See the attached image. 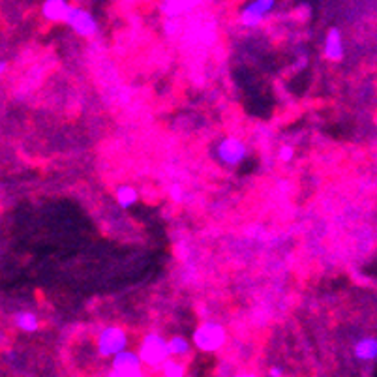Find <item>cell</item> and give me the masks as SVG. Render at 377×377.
<instances>
[{"mask_svg":"<svg viewBox=\"0 0 377 377\" xmlns=\"http://www.w3.org/2000/svg\"><path fill=\"white\" fill-rule=\"evenodd\" d=\"M6 68H8V64L4 61L0 62V72H2V74H4V72H6Z\"/></svg>","mask_w":377,"mask_h":377,"instance_id":"21","label":"cell"},{"mask_svg":"<svg viewBox=\"0 0 377 377\" xmlns=\"http://www.w3.org/2000/svg\"><path fill=\"white\" fill-rule=\"evenodd\" d=\"M96 349L99 357L113 359L124 349H128V334L120 327H104L96 338Z\"/></svg>","mask_w":377,"mask_h":377,"instance_id":"3","label":"cell"},{"mask_svg":"<svg viewBox=\"0 0 377 377\" xmlns=\"http://www.w3.org/2000/svg\"><path fill=\"white\" fill-rule=\"evenodd\" d=\"M160 374L166 377H182L186 376V364L177 357H169V359L161 364Z\"/></svg>","mask_w":377,"mask_h":377,"instance_id":"14","label":"cell"},{"mask_svg":"<svg viewBox=\"0 0 377 377\" xmlns=\"http://www.w3.org/2000/svg\"><path fill=\"white\" fill-rule=\"evenodd\" d=\"M227 342V332L222 327V323L204 321L201 323L192 334L193 347L201 353H218Z\"/></svg>","mask_w":377,"mask_h":377,"instance_id":"2","label":"cell"},{"mask_svg":"<svg viewBox=\"0 0 377 377\" xmlns=\"http://www.w3.org/2000/svg\"><path fill=\"white\" fill-rule=\"evenodd\" d=\"M278 0H250L246 6L242 8L239 13V21L246 29H254L265 23V19L274 12Z\"/></svg>","mask_w":377,"mask_h":377,"instance_id":"7","label":"cell"},{"mask_svg":"<svg viewBox=\"0 0 377 377\" xmlns=\"http://www.w3.org/2000/svg\"><path fill=\"white\" fill-rule=\"evenodd\" d=\"M293 156H295V149H293L291 145H285V147H282V149L278 150L280 161H284V163L293 160Z\"/></svg>","mask_w":377,"mask_h":377,"instance_id":"16","label":"cell"},{"mask_svg":"<svg viewBox=\"0 0 377 377\" xmlns=\"http://www.w3.org/2000/svg\"><path fill=\"white\" fill-rule=\"evenodd\" d=\"M72 10V0H44L42 2V17L49 23H66Z\"/></svg>","mask_w":377,"mask_h":377,"instance_id":"9","label":"cell"},{"mask_svg":"<svg viewBox=\"0 0 377 377\" xmlns=\"http://www.w3.org/2000/svg\"><path fill=\"white\" fill-rule=\"evenodd\" d=\"M13 323H15V327L21 330V332L32 334L36 332L38 328H40V319H38L36 314H32V312H19L13 317Z\"/></svg>","mask_w":377,"mask_h":377,"instance_id":"11","label":"cell"},{"mask_svg":"<svg viewBox=\"0 0 377 377\" xmlns=\"http://www.w3.org/2000/svg\"><path fill=\"white\" fill-rule=\"evenodd\" d=\"M167 342H169V351H171V357H177V359H186V357L190 355V351H192L193 344H190V340H188L186 336H180V334H177V336L169 338Z\"/></svg>","mask_w":377,"mask_h":377,"instance_id":"13","label":"cell"},{"mask_svg":"<svg viewBox=\"0 0 377 377\" xmlns=\"http://www.w3.org/2000/svg\"><path fill=\"white\" fill-rule=\"evenodd\" d=\"M161 12H163L166 17L177 19L179 15H182V13L186 12L184 0H163V2H161Z\"/></svg>","mask_w":377,"mask_h":377,"instance_id":"15","label":"cell"},{"mask_svg":"<svg viewBox=\"0 0 377 377\" xmlns=\"http://www.w3.org/2000/svg\"><path fill=\"white\" fill-rule=\"evenodd\" d=\"M346 55L344 49V36L338 26H330L325 36V44H323V56L330 62H340Z\"/></svg>","mask_w":377,"mask_h":377,"instance_id":"8","label":"cell"},{"mask_svg":"<svg viewBox=\"0 0 377 377\" xmlns=\"http://www.w3.org/2000/svg\"><path fill=\"white\" fill-rule=\"evenodd\" d=\"M268 376L282 377V376H284V370H280L278 366H274V368H271V370H268Z\"/></svg>","mask_w":377,"mask_h":377,"instance_id":"20","label":"cell"},{"mask_svg":"<svg viewBox=\"0 0 377 377\" xmlns=\"http://www.w3.org/2000/svg\"><path fill=\"white\" fill-rule=\"evenodd\" d=\"M353 355L360 362H374V360H377V336H362L353 346Z\"/></svg>","mask_w":377,"mask_h":377,"instance_id":"10","label":"cell"},{"mask_svg":"<svg viewBox=\"0 0 377 377\" xmlns=\"http://www.w3.org/2000/svg\"><path fill=\"white\" fill-rule=\"evenodd\" d=\"M137 353H139V357H141L143 364L147 366V368H150V370L158 371H160L161 364L171 357L169 342L158 332L145 334L141 338V342H139Z\"/></svg>","mask_w":377,"mask_h":377,"instance_id":"1","label":"cell"},{"mask_svg":"<svg viewBox=\"0 0 377 377\" xmlns=\"http://www.w3.org/2000/svg\"><path fill=\"white\" fill-rule=\"evenodd\" d=\"M216 158L227 167H239L248 158V145L239 137H223L216 145Z\"/></svg>","mask_w":377,"mask_h":377,"instance_id":"6","label":"cell"},{"mask_svg":"<svg viewBox=\"0 0 377 377\" xmlns=\"http://www.w3.org/2000/svg\"><path fill=\"white\" fill-rule=\"evenodd\" d=\"M115 198H117V203L120 209H131V207L139 201V193H137V190L134 186L122 184L117 188Z\"/></svg>","mask_w":377,"mask_h":377,"instance_id":"12","label":"cell"},{"mask_svg":"<svg viewBox=\"0 0 377 377\" xmlns=\"http://www.w3.org/2000/svg\"><path fill=\"white\" fill-rule=\"evenodd\" d=\"M204 0H184V6H186V12H190V10H193V8H198L203 4Z\"/></svg>","mask_w":377,"mask_h":377,"instance_id":"19","label":"cell"},{"mask_svg":"<svg viewBox=\"0 0 377 377\" xmlns=\"http://www.w3.org/2000/svg\"><path fill=\"white\" fill-rule=\"evenodd\" d=\"M64 25L70 26L79 38H93L98 34L96 17L88 12L87 8L79 6V4H72V10H70L68 19H66Z\"/></svg>","mask_w":377,"mask_h":377,"instance_id":"5","label":"cell"},{"mask_svg":"<svg viewBox=\"0 0 377 377\" xmlns=\"http://www.w3.org/2000/svg\"><path fill=\"white\" fill-rule=\"evenodd\" d=\"M169 195H171V199H173L175 203H182V199H184V192H182V188H180L179 184L171 186Z\"/></svg>","mask_w":377,"mask_h":377,"instance_id":"18","label":"cell"},{"mask_svg":"<svg viewBox=\"0 0 377 377\" xmlns=\"http://www.w3.org/2000/svg\"><path fill=\"white\" fill-rule=\"evenodd\" d=\"M163 32H166L167 36H175V34L179 32V25H177V21L171 17H167V21L163 23Z\"/></svg>","mask_w":377,"mask_h":377,"instance_id":"17","label":"cell"},{"mask_svg":"<svg viewBox=\"0 0 377 377\" xmlns=\"http://www.w3.org/2000/svg\"><path fill=\"white\" fill-rule=\"evenodd\" d=\"M111 360V370L109 376L111 377H141L145 371V364H143L141 357L137 351H130V349H124L118 355H115Z\"/></svg>","mask_w":377,"mask_h":377,"instance_id":"4","label":"cell"}]
</instances>
